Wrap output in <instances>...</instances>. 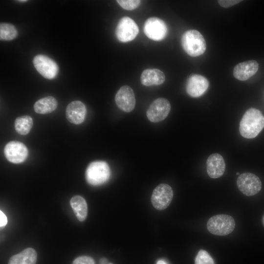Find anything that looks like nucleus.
<instances>
[{"mask_svg":"<svg viewBox=\"0 0 264 264\" xmlns=\"http://www.w3.org/2000/svg\"><path fill=\"white\" fill-rule=\"evenodd\" d=\"M264 128V115L255 108L248 109L244 113L240 123L241 135L246 138L256 137Z\"/></svg>","mask_w":264,"mask_h":264,"instance_id":"nucleus-1","label":"nucleus"},{"mask_svg":"<svg viewBox=\"0 0 264 264\" xmlns=\"http://www.w3.org/2000/svg\"><path fill=\"white\" fill-rule=\"evenodd\" d=\"M181 45L185 52L192 57H197L204 53L206 48L205 40L198 30L185 31L181 37Z\"/></svg>","mask_w":264,"mask_h":264,"instance_id":"nucleus-2","label":"nucleus"},{"mask_svg":"<svg viewBox=\"0 0 264 264\" xmlns=\"http://www.w3.org/2000/svg\"><path fill=\"white\" fill-rule=\"evenodd\" d=\"M110 176V170L108 164L102 160L91 162L88 166L85 178L87 182L93 186H98L106 183Z\"/></svg>","mask_w":264,"mask_h":264,"instance_id":"nucleus-3","label":"nucleus"},{"mask_svg":"<svg viewBox=\"0 0 264 264\" xmlns=\"http://www.w3.org/2000/svg\"><path fill=\"white\" fill-rule=\"evenodd\" d=\"M234 219L230 216L220 214L213 216L207 222V228L212 234L225 236L231 233L235 228Z\"/></svg>","mask_w":264,"mask_h":264,"instance_id":"nucleus-4","label":"nucleus"},{"mask_svg":"<svg viewBox=\"0 0 264 264\" xmlns=\"http://www.w3.org/2000/svg\"><path fill=\"white\" fill-rule=\"evenodd\" d=\"M115 33L120 42L126 43L135 38L139 33V28L132 19L129 17H123L119 21Z\"/></svg>","mask_w":264,"mask_h":264,"instance_id":"nucleus-5","label":"nucleus"},{"mask_svg":"<svg viewBox=\"0 0 264 264\" xmlns=\"http://www.w3.org/2000/svg\"><path fill=\"white\" fill-rule=\"evenodd\" d=\"M143 31L148 38L160 41L167 36L168 27L162 20L157 17H150L144 24Z\"/></svg>","mask_w":264,"mask_h":264,"instance_id":"nucleus-6","label":"nucleus"},{"mask_svg":"<svg viewBox=\"0 0 264 264\" xmlns=\"http://www.w3.org/2000/svg\"><path fill=\"white\" fill-rule=\"evenodd\" d=\"M237 184L240 191L247 196L257 194L262 188L260 178L256 175L250 173H244L239 175Z\"/></svg>","mask_w":264,"mask_h":264,"instance_id":"nucleus-7","label":"nucleus"},{"mask_svg":"<svg viewBox=\"0 0 264 264\" xmlns=\"http://www.w3.org/2000/svg\"><path fill=\"white\" fill-rule=\"evenodd\" d=\"M173 197V191L172 187L167 184L162 183L154 190L151 202L155 209L163 210L170 205Z\"/></svg>","mask_w":264,"mask_h":264,"instance_id":"nucleus-8","label":"nucleus"},{"mask_svg":"<svg viewBox=\"0 0 264 264\" xmlns=\"http://www.w3.org/2000/svg\"><path fill=\"white\" fill-rule=\"evenodd\" d=\"M170 110L169 101L164 98H158L150 104L147 110L146 115L151 122L156 123L165 119Z\"/></svg>","mask_w":264,"mask_h":264,"instance_id":"nucleus-9","label":"nucleus"},{"mask_svg":"<svg viewBox=\"0 0 264 264\" xmlns=\"http://www.w3.org/2000/svg\"><path fill=\"white\" fill-rule=\"evenodd\" d=\"M34 67L44 77L52 79L57 75L59 67L56 63L44 55H37L33 59Z\"/></svg>","mask_w":264,"mask_h":264,"instance_id":"nucleus-10","label":"nucleus"},{"mask_svg":"<svg viewBox=\"0 0 264 264\" xmlns=\"http://www.w3.org/2000/svg\"><path fill=\"white\" fill-rule=\"evenodd\" d=\"M4 154L9 162L19 164L25 160L28 154V151L23 143L17 141H11L5 145Z\"/></svg>","mask_w":264,"mask_h":264,"instance_id":"nucleus-11","label":"nucleus"},{"mask_svg":"<svg viewBox=\"0 0 264 264\" xmlns=\"http://www.w3.org/2000/svg\"><path fill=\"white\" fill-rule=\"evenodd\" d=\"M115 101L117 106L122 111H132L135 106V98L133 89L129 86H122L117 91Z\"/></svg>","mask_w":264,"mask_h":264,"instance_id":"nucleus-12","label":"nucleus"},{"mask_svg":"<svg viewBox=\"0 0 264 264\" xmlns=\"http://www.w3.org/2000/svg\"><path fill=\"white\" fill-rule=\"evenodd\" d=\"M209 85L208 80L203 76L193 74L191 75L186 82V90L192 97H198L207 90Z\"/></svg>","mask_w":264,"mask_h":264,"instance_id":"nucleus-13","label":"nucleus"},{"mask_svg":"<svg viewBox=\"0 0 264 264\" xmlns=\"http://www.w3.org/2000/svg\"><path fill=\"white\" fill-rule=\"evenodd\" d=\"M86 108L80 101L75 100L70 102L66 107V115L67 119L74 124H80L85 120Z\"/></svg>","mask_w":264,"mask_h":264,"instance_id":"nucleus-14","label":"nucleus"},{"mask_svg":"<svg viewBox=\"0 0 264 264\" xmlns=\"http://www.w3.org/2000/svg\"><path fill=\"white\" fill-rule=\"evenodd\" d=\"M259 64L255 60H248L237 64L234 68L233 75L240 81H245L258 71Z\"/></svg>","mask_w":264,"mask_h":264,"instance_id":"nucleus-15","label":"nucleus"},{"mask_svg":"<svg viewBox=\"0 0 264 264\" xmlns=\"http://www.w3.org/2000/svg\"><path fill=\"white\" fill-rule=\"evenodd\" d=\"M206 169L208 176L217 178L223 175L225 170V163L223 157L219 154H213L207 158Z\"/></svg>","mask_w":264,"mask_h":264,"instance_id":"nucleus-16","label":"nucleus"},{"mask_svg":"<svg viewBox=\"0 0 264 264\" xmlns=\"http://www.w3.org/2000/svg\"><path fill=\"white\" fill-rule=\"evenodd\" d=\"M165 80L164 73L156 68L145 69L141 73L140 81L145 86L160 85Z\"/></svg>","mask_w":264,"mask_h":264,"instance_id":"nucleus-17","label":"nucleus"},{"mask_svg":"<svg viewBox=\"0 0 264 264\" xmlns=\"http://www.w3.org/2000/svg\"><path fill=\"white\" fill-rule=\"evenodd\" d=\"M37 260V253L36 250L28 247L11 257L8 264H36Z\"/></svg>","mask_w":264,"mask_h":264,"instance_id":"nucleus-18","label":"nucleus"},{"mask_svg":"<svg viewBox=\"0 0 264 264\" xmlns=\"http://www.w3.org/2000/svg\"><path fill=\"white\" fill-rule=\"evenodd\" d=\"M70 204L77 219L84 221L88 215L87 203L84 198L80 196H75L71 198Z\"/></svg>","mask_w":264,"mask_h":264,"instance_id":"nucleus-19","label":"nucleus"},{"mask_svg":"<svg viewBox=\"0 0 264 264\" xmlns=\"http://www.w3.org/2000/svg\"><path fill=\"white\" fill-rule=\"evenodd\" d=\"M57 104V101L54 97L47 96L36 101L34 105V110L39 114H47L55 110Z\"/></svg>","mask_w":264,"mask_h":264,"instance_id":"nucleus-20","label":"nucleus"},{"mask_svg":"<svg viewBox=\"0 0 264 264\" xmlns=\"http://www.w3.org/2000/svg\"><path fill=\"white\" fill-rule=\"evenodd\" d=\"M15 129L17 133L25 135L28 134L33 126V119L28 115L17 117L15 121Z\"/></svg>","mask_w":264,"mask_h":264,"instance_id":"nucleus-21","label":"nucleus"},{"mask_svg":"<svg viewBox=\"0 0 264 264\" xmlns=\"http://www.w3.org/2000/svg\"><path fill=\"white\" fill-rule=\"evenodd\" d=\"M18 35V31L14 25L9 23L1 22L0 24V38L1 40L10 41Z\"/></svg>","mask_w":264,"mask_h":264,"instance_id":"nucleus-22","label":"nucleus"},{"mask_svg":"<svg viewBox=\"0 0 264 264\" xmlns=\"http://www.w3.org/2000/svg\"><path fill=\"white\" fill-rule=\"evenodd\" d=\"M195 264H215L209 254L204 250L198 251L195 260Z\"/></svg>","mask_w":264,"mask_h":264,"instance_id":"nucleus-23","label":"nucleus"},{"mask_svg":"<svg viewBox=\"0 0 264 264\" xmlns=\"http://www.w3.org/2000/svg\"><path fill=\"white\" fill-rule=\"evenodd\" d=\"M116 1L122 8L127 10L136 9L141 2L139 0H117Z\"/></svg>","mask_w":264,"mask_h":264,"instance_id":"nucleus-24","label":"nucleus"},{"mask_svg":"<svg viewBox=\"0 0 264 264\" xmlns=\"http://www.w3.org/2000/svg\"><path fill=\"white\" fill-rule=\"evenodd\" d=\"M72 264H95V261L91 257L81 256L75 258Z\"/></svg>","mask_w":264,"mask_h":264,"instance_id":"nucleus-25","label":"nucleus"},{"mask_svg":"<svg viewBox=\"0 0 264 264\" xmlns=\"http://www.w3.org/2000/svg\"><path fill=\"white\" fill-rule=\"evenodd\" d=\"M242 0H219V5L224 8H228L241 2Z\"/></svg>","mask_w":264,"mask_h":264,"instance_id":"nucleus-26","label":"nucleus"},{"mask_svg":"<svg viewBox=\"0 0 264 264\" xmlns=\"http://www.w3.org/2000/svg\"><path fill=\"white\" fill-rule=\"evenodd\" d=\"M7 223V219L5 215L2 212L0 211V227H3L6 225Z\"/></svg>","mask_w":264,"mask_h":264,"instance_id":"nucleus-27","label":"nucleus"},{"mask_svg":"<svg viewBox=\"0 0 264 264\" xmlns=\"http://www.w3.org/2000/svg\"><path fill=\"white\" fill-rule=\"evenodd\" d=\"M107 260L106 258H103L100 260V264H107Z\"/></svg>","mask_w":264,"mask_h":264,"instance_id":"nucleus-28","label":"nucleus"},{"mask_svg":"<svg viewBox=\"0 0 264 264\" xmlns=\"http://www.w3.org/2000/svg\"><path fill=\"white\" fill-rule=\"evenodd\" d=\"M156 264H167V263L163 260H159L156 262Z\"/></svg>","mask_w":264,"mask_h":264,"instance_id":"nucleus-29","label":"nucleus"},{"mask_svg":"<svg viewBox=\"0 0 264 264\" xmlns=\"http://www.w3.org/2000/svg\"><path fill=\"white\" fill-rule=\"evenodd\" d=\"M27 1V0H18V2H26V1Z\"/></svg>","mask_w":264,"mask_h":264,"instance_id":"nucleus-30","label":"nucleus"},{"mask_svg":"<svg viewBox=\"0 0 264 264\" xmlns=\"http://www.w3.org/2000/svg\"><path fill=\"white\" fill-rule=\"evenodd\" d=\"M263 224L264 225V216L263 219Z\"/></svg>","mask_w":264,"mask_h":264,"instance_id":"nucleus-31","label":"nucleus"},{"mask_svg":"<svg viewBox=\"0 0 264 264\" xmlns=\"http://www.w3.org/2000/svg\"><path fill=\"white\" fill-rule=\"evenodd\" d=\"M236 175H240V173H236Z\"/></svg>","mask_w":264,"mask_h":264,"instance_id":"nucleus-32","label":"nucleus"},{"mask_svg":"<svg viewBox=\"0 0 264 264\" xmlns=\"http://www.w3.org/2000/svg\"><path fill=\"white\" fill-rule=\"evenodd\" d=\"M109 264H112V263H110Z\"/></svg>","mask_w":264,"mask_h":264,"instance_id":"nucleus-33","label":"nucleus"}]
</instances>
